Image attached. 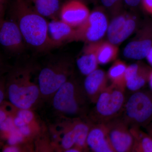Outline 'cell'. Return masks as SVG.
<instances>
[{"label": "cell", "mask_w": 152, "mask_h": 152, "mask_svg": "<svg viewBox=\"0 0 152 152\" xmlns=\"http://www.w3.org/2000/svg\"><path fill=\"white\" fill-rule=\"evenodd\" d=\"M127 124L116 120L106 124L110 142L115 152L133 151L134 137Z\"/></svg>", "instance_id": "cell-8"}, {"label": "cell", "mask_w": 152, "mask_h": 152, "mask_svg": "<svg viewBox=\"0 0 152 152\" xmlns=\"http://www.w3.org/2000/svg\"><path fill=\"white\" fill-rule=\"evenodd\" d=\"M61 145L65 151L75 147V137L72 125L63 134L61 139Z\"/></svg>", "instance_id": "cell-23"}, {"label": "cell", "mask_w": 152, "mask_h": 152, "mask_svg": "<svg viewBox=\"0 0 152 152\" xmlns=\"http://www.w3.org/2000/svg\"><path fill=\"white\" fill-rule=\"evenodd\" d=\"M130 131L134 139L133 151L152 152V138L148 134L144 133L136 126L131 128Z\"/></svg>", "instance_id": "cell-21"}, {"label": "cell", "mask_w": 152, "mask_h": 152, "mask_svg": "<svg viewBox=\"0 0 152 152\" xmlns=\"http://www.w3.org/2000/svg\"><path fill=\"white\" fill-rule=\"evenodd\" d=\"M71 66L66 58L61 59L43 68L38 77L41 94L46 97L53 96L69 79Z\"/></svg>", "instance_id": "cell-3"}, {"label": "cell", "mask_w": 152, "mask_h": 152, "mask_svg": "<svg viewBox=\"0 0 152 152\" xmlns=\"http://www.w3.org/2000/svg\"><path fill=\"white\" fill-rule=\"evenodd\" d=\"M4 99V93L2 89H1L0 91V103L1 104L3 102Z\"/></svg>", "instance_id": "cell-38"}, {"label": "cell", "mask_w": 152, "mask_h": 152, "mask_svg": "<svg viewBox=\"0 0 152 152\" xmlns=\"http://www.w3.org/2000/svg\"><path fill=\"white\" fill-rule=\"evenodd\" d=\"M81 150L78 148H76V147H74V148H71L69 149L66 150L65 152H80Z\"/></svg>", "instance_id": "cell-36"}, {"label": "cell", "mask_w": 152, "mask_h": 152, "mask_svg": "<svg viewBox=\"0 0 152 152\" xmlns=\"http://www.w3.org/2000/svg\"><path fill=\"white\" fill-rule=\"evenodd\" d=\"M13 119L14 124L17 128L20 127L25 125L28 124L21 118L18 116L17 115L15 117L13 118Z\"/></svg>", "instance_id": "cell-30"}, {"label": "cell", "mask_w": 152, "mask_h": 152, "mask_svg": "<svg viewBox=\"0 0 152 152\" xmlns=\"http://www.w3.org/2000/svg\"><path fill=\"white\" fill-rule=\"evenodd\" d=\"M138 38L130 42L124 50L128 58L140 60L146 58L152 46V22L148 23L141 31Z\"/></svg>", "instance_id": "cell-10"}, {"label": "cell", "mask_w": 152, "mask_h": 152, "mask_svg": "<svg viewBox=\"0 0 152 152\" xmlns=\"http://www.w3.org/2000/svg\"><path fill=\"white\" fill-rule=\"evenodd\" d=\"M12 11L27 45L42 51L55 48L48 34V22L26 0H15Z\"/></svg>", "instance_id": "cell-1"}, {"label": "cell", "mask_w": 152, "mask_h": 152, "mask_svg": "<svg viewBox=\"0 0 152 152\" xmlns=\"http://www.w3.org/2000/svg\"><path fill=\"white\" fill-rule=\"evenodd\" d=\"M80 89L69 79L56 92L53 105L57 111L69 115H75L81 111L83 101Z\"/></svg>", "instance_id": "cell-4"}, {"label": "cell", "mask_w": 152, "mask_h": 152, "mask_svg": "<svg viewBox=\"0 0 152 152\" xmlns=\"http://www.w3.org/2000/svg\"><path fill=\"white\" fill-rule=\"evenodd\" d=\"M33 7L37 12L45 18L60 19L62 4L61 0H31Z\"/></svg>", "instance_id": "cell-18"}, {"label": "cell", "mask_w": 152, "mask_h": 152, "mask_svg": "<svg viewBox=\"0 0 152 152\" xmlns=\"http://www.w3.org/2000/svg\"><path fill=\"white\" fill-rule=\"evenodd\" d=\"M16 128V127L14 124L13 118L10 116L8 115L4 121L0 123L1 130L7 134V135Z\"/></svg>", "instance_id": "cell-25"}, {"label": "cell", "mask_w": 152, "mask_h": 152, "mask_svg": "<svg viewBox=\"0 0 152 152\" xmlns=\"http://www.w3.org/2000/svg\"><path fill=\"white\" fill-rule=\"evenodd\" d=\"M147 61L149 63V64L152 67V46L151 49H150L149 52L146 57Z\"/></svg>", "instance_id": "cell-34"}, {"label": "cell", "mask_w": 152, "mask_h": 152, "mask_svg": "<svg viewBox=\"0 0 152 152\" xmlns=\"http://www.w3.org/2000/svg\"><path fill=\"white\" fill-rule=\"evenodd\" d=\"M107 75L103 71L96 69L86 76L84 89L86 94L93 102H96L101 93L107 87Z\"/></svg>", "instance_id": "cell-16"}, {"label": "cell", "mask_w": 152, "mask_h": 152, "mask_svg": "<svg viewBox=\"0 0 152 152\" xmlns=\"http://www.w3.org/2000/svg\"><path fill=\"white\" fill-rule=\"evenodd\" d=\"M18 129L25 137H28L32 133L31 124L25 125L23 126L18 128Z\"/></svg>", "instance_id": "cell-28"}, {"label": "cell", "mask_w": 152, "mask_h": 152, "mask_svg": "<svg viewBox=\"0 0 152 152\" xmlns=\"http://www.w3.org/2000/svg\"><path fill=\"white\" fill-rule=\"evenodd\" d=\"M76 28L71 26L60 19H53L48 22L49 37L55 47L66 42L75 41Z\"/></svg>", "instance_id": "cell-13"}, {"label": "cell", "mask_w": 152, "mask_h": 152, "mask_svg": "<svg viewBox=\"0 0 152 152\" xmlns=\"http://www.w3.org/2000/svg\"><path fill=\"white\" fill-rule=\"evenodd\" d=\"M148 83L150 88H151L152 91V69L151 70V72L150 73Z\"/></svg>", "instance_id": "cell-37"}, {"label": "cell", "mask_w": 152, "mask_h": 152, "mask_svg": "<svg viewBox=\"0 0 152 152\" xmlns=\"http://www.w3.org/2000/svg\"><path fill=\"white\" fill-rule=\"evenodd\" d=\"M118 53L117 45L109 41L97 42V57L99 64L105 65L115 61Z\"/></svg>", "instance_id": "cell-19"}, {"label": "cell", "mask_w": 152, "mask_h": 152, "mask_svg": "<svg viewBox=\"0 0 152 152\" xmlns=\"http://www.w3.org/2000/svg\"><path fill=\"white\" fill-rule=\"evenodd\" d=\"M91 12L81 0H68L62 4L59 18L75 28L82 25L88 18Z\"/></svg>", "instance_id": "cell-12"}, {"label": "cell", "mask_w": 152, "mask_h": 152, "mask_svg": "<svg viewBox=\"0 0 152 152\" xmlns=\"http://www.w3.org/2000/svg\"><path fill=\"white\" fill-rule=\"evenodd\" d=\"M75 137V147L83 150L87 145V139L91 128L83 122L77 121L72 124Z\"/></svg>", "instance_id": "cell-22"}, {"label": "cell", "mask_w": 152, "mask_h": 152, "mask_svg": "<svg viewBox=\"0 0 152 152\" xmlns=\"http://www.w3.org/2000/svg\"><path fill=\"white\" fill-rule=\"evenodd\" d=\"M127 5L131 7H136L141 3L142 0H124Z\"/></svg>", "instance_id": "cell-31"}, {"label": "cell", "mask_w": 152, "mask_h": 152, "mask_svg": "<svg viewBox=\"0 0 152 152\" xmlns=\"http://www.w3.org/2000/svg\"><path fill=\"white\" fill-rule=\"evenodd\" d=\"M124 91L112 84L99 95L96 102V110L103 121L113 118L121 112L124 103Z\"/></svg>", "instance_id": "cell-7"}, {"label": "cell", "mask_w": 152, "mask_h": 152, "mask_svg": "<svg viewBox=\"0 0 152 152\" xmlns=\"http://www.w3.org/2000/svg\"><path fill=\"white\" fill-rule=\"evenodd\" d=\"M87 145L95 152H115L109 139L106 124L92 127L87 139Z\"/></svg>", "instance_id": "cell-14"}, {"label": "cell", "mask_w": 152, "mask_h": 152, "mask_svg": "<svg viewBox=\"0 0 152 152\" xmlns=\"http://www.w3.org/2000/svg\"><path fill=\"white\" fill-rule=\"evenodd\" d=\"M97 42L87 43L77 60L79 70L85 75H88L97 69L99 64L97 57Z\"/></svg>", "instance_id": "cell-17"}, {"label": "cell", "mask_w": 152, "mask_h": 152, "mask_svg": "<svg viewBox=\"0 0 152 152\" xmlns=\"http://www.w3.org/2000/svg\"><path fill=\"white\" fill-rule=\"evenodd\" d=\"M7 141L10 145H16L24 140L25 137L16 128L7 135Z\"/></svg>", "instance_id": "cell-24"}, {"label": "cell", "mask_w": 152, "mask_h": 152, "mask_svg": "<svg viewBox=\"0 0 152 152\" xmlns=\"http://www.w3.org/2000/svg\"><path fill=\"white\" fill-rule=\"evenodd\" d=\"M127 121L134 126H145L152 121V95L138 92L130 97L125 106Z\"/></svg>", "instance_id": "cell-5"}, {"label": "cell", "mask_w": 152, "mask_h": 152, "mask_svg": "<svg viewBox=\"0 0 152 152\" xmlns=\"http://www.w3.org/2000/svg\"><path fill=\"white\" fill-rule=\"evenodd\" d=\"M141 4L145 10L152 16V0H142Z\"/></svg>", "instance_id": "cell-29"}, {"label": "cell", "mask_w": 152, "mask_h": 152, "mask_svg": "<svg viewBox=\"0 0 152 152\" xmlns=\"http://www.w3.org/2000/svg\"><path fill=\"white\" fill-rule=\"evenodd\" d=\"M29 72L14 75L8 83L9 101L18 109H30L41 95L39 85L31 81Z\"/></svg>", "instance_id": "cell-2"}, {"label": "cell", "mask_w": 152, "mask_h": 152, "mask_svg": "<svg viewBox=\"0 0 152 152\" xmlns=\"http://www.w3.org/2000/svg\"><path fill=\"white\" fill-rule=\"evenodd\" d=\"M20 149L16 145H10L6 147L3 150V152H20Z\"/></svg>", "instance_id": "cell-32"}, {"label": "cell", "mask_w": 152, "mask_h": 152, "mask_svg": "<svg viewBox=\"0 0 152 152\" xmlns=\"http://www.w3.org/2000/svg\"><path fill=\"white\" fill-rule=\"evenodd\" d=\"M134 18L127 15H120L114 18L109 25L107 35L109 42L118 45L132 34L135 29Z\"/></svg>", "instance_id": "cell-11"}, {"label": "cell", "mask_w": 152, "mask_h": 152, "mask_svg": "<svg viewBox=\"0 0 152 152\" xmlns=\"http://www.w3.org/2000/svg\"><path fill=\"white\" fill-rule=\"evenodd\" d=\"M148 134L152 138V121L146 126Z\"/></svg>", "instance_id": "cell-35"}, {"label": "cell", "mask_w": 152, "mask_h": 152, "mask_svg": "<svg viewBox=\"0 0 152 152\" xmlns=\"http://www.w3.org/2000/svg\"><path fill=\"white\" fill-rule=\"evenodd\" d=\"M127 67V66L121 60L115 61L109 69L107 75L112 84L124 90L126 87L125 75Z\"/></svg>", "instance_id": "cell-20"}, {"label": "cell", "mask_w": 152, "mask_h": 152, "mask_svg": "<svg viewBox=\"0 0 152 152\" xmlns=\"http://www.w3.org/2000/svg\"><path fill=\"white\" fill-rule=\"evenodd\" d=\"M124 0H100L103 5L108 8H117L121 6Z\"/></svg>", "instance_id": "cell-27"}, {"label": "cell", "mask_w": 152, "mask_h": 152, "mask_svg": "<svg viewBox=\"0 0 152 152\" xmlns=\"http://www.w3.org/2000/svg\"><path fill=\"white\" fill-rule=\"evenodd\" d=\"M151 69L140 64L128 66L126 70V87L130 91L140 90L148 83Z\"/></svg>", "instance_id": "cell-15"}, {"label": "cell", "mask_w": 152, "mask_h": 152, "mask_svg": "<svg viewBox=\"0 0 152 152\" xmlns=\"http://www.w3.org/2000/svg\"><path fill=\"white\" fill-rule=\"evenodd\" d=\"M0 43L9 51L17 53L24 48L26 44L18 26L13 19L1 22Z\"/></svg>", "instance_id": "cell-9"}, {"label": "cell", "mask_w": 152, "mask_h": 152, "mask_svg": "<svg viewBox=\"0 0 152 152\" xmlns=\"http://www.w3.org/2000/svg\"><path fill=\"white\" fill-rule=\"evenodd\" d=\"M17 115L21 118L28 124H32L34 115L30 109H19Z\"/></svg>", "instance_id": "cell-26"}, {"label": "cell", "mask_w": 152, "mask_h": 152, "mask_svg": "<svg viewBox=\"0 0 152 152\" xmlns=\"http://www.w3.org/2000/svg\"><path fill=\"white\" fill-rule=\"evenodd\" d=\"M108 26L107 19L103 12L95 10L91 12L82 25L76 28L75 41L86 43L100 41L107 33Z\"/></svg>", "instance_id": "cell-6"}, {"label": "cell", "mask_w": 152, "mask_h": 152, "mask_svg": "<svg viewBox=\"0 0 152 152\" xmlns=\"http://www.w3.org/2000/svg\"><path fill=\"white\" fill-rule=\"evenodd\" d=\"M8 115L7 113L5 110L1 108V110H0V123L4 121L7 119Z\"/></svg>", "instance_id": "cell-33"}]
</instances>
